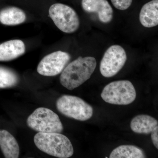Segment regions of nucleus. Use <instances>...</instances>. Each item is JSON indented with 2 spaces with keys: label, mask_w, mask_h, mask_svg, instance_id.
Returning a JSON list of instances; mask_svg holds the SVG:
<instances>
[{
  "label": "nucleus",
  "mask_w": 158,
  "mask_h": 158,
  "mask_svg": "<svg viewBox=\"0 0 158 158\" xmlns=\"http://www.w3.org/2000/svg\"><path fill=\"white\" fill-rule=\"evenodd\" d=\"M96 59L93 57H79L65 66L60 77L61 85L73 90L90 78L96 68Z\"/></svg>",
  "instance_id": "obj_1"
},
{
  "label": "nucleus",
  "mask_w": 158,
  "mask_h": 158,
  "mask_svg": "<svg viewBox=\"0 0 158 158\" xmlns=\"http://www.w3.org/2000/svg\"><path fill=\"white\" fill-rule=\"evenodd\" d=\"M34 141L36 147L49 155L68 158L73 155V148L69 139L59 133H37Z\"/></svg>",
  "instance_id": "obj_2"
},
{
  "label": "nucleus",
  "mask_w": 158,
  "mask_h": 158,
  "mask_svg": "<svg viewBox=\"0 0 158 158\" xmlns=\"http://www.w3.org/2000/svg\"><path fill=\"white\" fill-rule=\"evenodd\" d=\"M101 96L111 104L127 105L135 100V89L131 82L127 80L112 82L105 86Z\"/></svg>",
  "instance_id": "obj_3"
},
{
  "label": "nucleus",
  "mask_w": 158,
  "mask_h": 158,
  "mask_svg": "<svg viewBox=\"0 0 158 158\" xmlns=\"http://www.w3.org/2000/svg\"><path fill=\"white\" fill-rule=\"evenodd\" d=\"M56 106L64 116L79 121H86L93 116L92 107L78 97L63 95L57 100Z\"/></svg>",
  "instance_id": "obj_4"
},
{
  "label": "nucleus",
  "mask_w": 158,
  "mask_h": 158,
  "mask_svg": "<svg viewBox=\"0 0 158 158\" xmlns=\"http://www.w3.org/2000/svg\"><path fill=\"white\" fill-rule=\"evenodd\" d=\"M31 129L43 133L62 132L63 127L59 116L48 108L40 107L34 110L27 119Z\"/></svg>",
  "instance_id": "obj_5"
},
{
  "label": "nucleus",
  "mask_w": 158,
  "mask_h": 158,
  "mask_svg": "<svg viewBox=\"0 0 158 158\" xmlns=\"http://www.w3.org/2000/svg\"><path fill=\"white\" fill-rule=\"evenodd\" d=\"M50 17L57 27L64 33L72 34L80 27V22L76 11L70 6L56 3L49 9Z\"/></svg>",
  "instance_id": "obj_6"
},
{
  "label": "nucleus",
  "mask_w": 158,
  "mask_h": 158,
  "mask_svg": "<svg viewBox=\"0 0 158 158\" xmlns=\"http://www.w3.org/2000/svg\"><path fill=\"white\" fill-rule=\"evenodd\" d=\"M127 56L121 46L113 45L105 52L100 65V71L103 76L111 77L116 75L124 66Z\"/></svg>",
  "instance_id": "obj_7"
},
{
  "label": "nucleus",
  "mask_w": 158,
  "mask_h": 158,
  "mask_svg": "<svg viewBox=\"0 0 158 158\" xmlns=\"http://www.w3.org/2000/svg\"><path fill=\"white\" fill-rule=\"evenodd\" d=\"M70 59V55L66 52H53L43 58L37 66V72L44 76H56L62 72Z\"/></svg>",
  "instance_id": "obj_8"
},
{
  "label": "nucleus",
  "mask_w": 158,
  "mask_h": 158,
  "mask_svg": "<svg viewBox=\"0 0 158 158\" xmlns=\"http://www.w3.org/2000/svg\"><path fill=\"white\" fill-rule=\"evenodd\" d=\"M81 5L86 12L96 13L102 23H108L113 19V9L107 0H82Z\"/></svg>",
  "instance_id": "obj_9"
},
{
  "label": "nucleus",
  "mask_w": 158,
  "mask_h": 158,
  "mask_svg": "<svg viewBox=\"0 0 158 158\" xmlns=\"http://www.w3.org/2000/svg\"><path fill=\"white\" fill-rule=\"evenodd\" d=\"M26 52L24 43L20 40H12L0 44V61L7 62L22 56Z\"/></svg>",
  "instance_id": "obj_10"
},
{
  "label": "nucleus",
  "mask_w": 158,
  "mask_h": 158,
  "mask_svg": "<svg viewBox=\"0 0 158 158\" xmlns=\"http://www.w3.org/2000/svg\"><path fill=\"white\" fill-rule=\"evenodd\" d=\"M139 20L143 27L152 28L158 25V0H152L141 8Z\"/></svg>",
  "instance_id": "obj_11"
},
{
  "label": "nucleus",
  "mask_w": 158,
  "mask_h": 158,
  "mask_svg": "<svg viewBox=\"0 0 158 158\" xmlns=\"http://www.w3.org/2000/svg\"><path fill=\"white\" fill-rule=\"evenodd\" d=\"M0 148L5 158L19 157L18 143L14 136L6 130H0Z\"/></svg>",
  "instance_id": "obj_12"
},
{
  "label": "nucleus",
  "mask_w": 158,
  "mask_h": 158,
  "mask_svg": "<svg viewBox=\"0 0 158 158\" xmlns=\"http://www.w3.org/2000/svg\"><path fill=\"white\" fill-rule=\"evenodd\" d=\"M157 120L147 115H139L133 118L131 123V129L140 134H150L158 126Z\"/></svg>",
  "instance_id": "obj_13"
},
{
  "label": "nucleus",
  "mask_w": 158,
  "mask_h": 158,
  "mask_svg": "<svg viewBox=\"0 0 158 158\" xmlns=\"http://www.w3.org/2000/svg\"><path fill=\"white\" fill-rule=\"evenodd\" d=\"M24 11L15 7H9L0 11V22L7 26L20 24L26 20Z\"/></svg>",
  "instance_id": "obj_14"
},
{
  "label": "nucleus",
  "mask_w": 158,
  "mask_h": 158,
  "mask_svg": "<svg viewBox=\"0 0 158 158\" xmlns=\"http://www.w3.org/2000/svg\"><path fill=\"white\" fill-rule=\"evenodd\" d=\"M144 152L141 148L134 145H120L115 148L110 155V158H144Z\"/></svg>",
  "instance_id": "obj_15"
},
{
  "label": "nucleus",
  "mask_w": 158,
  "mask_h": 158,
  "mask_svg": "<svg viewBox=\"0 0 158 158\" xmlns=\"http://www.w3.org/2000/svg\"><path fill=\"white\" fill-rule=\"evenodd\" d=\"M19 82V77L16 73L10 69L0 66V88H11Z\"/></svg>",
  "instance_id": "obj_16"
},
{
  "label": "nucleus",
  "mask_w": 158,
  "mask_h": 158,
  "mask_svg": "<svg viewBox=\"0 0 158 158\" xmlns=\"http://www.w3.org/2000/svg\"><path fill=\"white\" fill-rule=\"evenodd\" d=\"M133 0H111L113 6L120 10H125L131 5Z\"/></svg>",
  "instance_id": "obj_17"
},
{
  "label": "nucleus",
  "mask_w": 158,
  "mask_h": 158,
  "mask_svg": "<svg viewBox=\"0 0 158 158\" xmlns=\"http://www.w3.org/2000/svg\"><path fill=\"white\" fill-rule=\"evenodd\" d=\"M151 138L153 144L157 149L158 148V126L155 128L151 133Z\"/></svg>",
  "instance_id": "obj_18"
},
{
  "label": "nucleus",
  "mask_w": 158,
  "mask_h": 158,
  "mask_svg": "<svg viewBox=\"0 0 158 158\" xmlns=\"http://www.w3.org/2000/svg\"><path fill=\"white\" fill-rule=\"evenodd\" d=\"M106 158H108V157H106Z\"/></svg>",
  "instance_id": "obj_19"
}]
</instances>
